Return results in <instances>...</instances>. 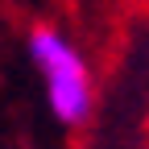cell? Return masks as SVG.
<instances>
[{
	"label": "cell",
	"instance_id": "6da1fadb",
	"mask_svg": "<svg viewBox=\"0 0 149 149\" xmlns=\"http://www.w3.org/2000/svg\"><path fill=\"white\" fill-rule=\"evenodd\" d=\"M29 54L46 79V95H50L54 116L62 124H83L91 112V74H87L83 54L58 29H33Z\"/></svg>",
	"mask_w": 149,
	"mask_h": 149
}]
</instances>
